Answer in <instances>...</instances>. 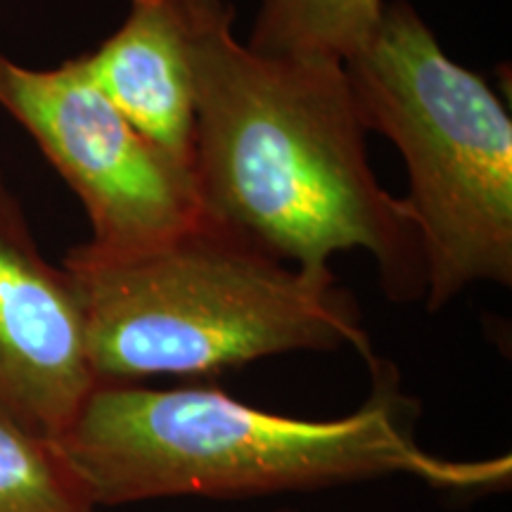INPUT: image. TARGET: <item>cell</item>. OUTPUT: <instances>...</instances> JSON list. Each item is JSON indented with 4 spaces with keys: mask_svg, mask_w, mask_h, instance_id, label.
Segmentation results:
<instances>
[{
    "mask_svg": "<svg viewBox=\"0 0 512 512\" xmlns=\"http://www.w3.org/2000/svg\"><path fill=\"white\" fill-rule=\"evenodd\" d=\"M195 0H131L124 24L79 55L95 86L143 136L192 166Z\"/></svg>",
    "mask_w": 512,
    "mask_h": 512,
    "instance_id": "cell-7",
    "label": "cell"
},
{
    "mask_svg": "<svg viewBox=\"0 0 512 512\" xmlns=\"http://www.w3.org/2000/svg\"><path fill=\"white\" fill-rule=\"evenodd\" d=\"M95 384L72 273L43 256L0 178V415L57 441Z\"/></svg>",
    "mask_w": 512,
    "mask_h": 512,
    "instance_id": "cell-6",
    "label": "cell"
},
{
    "mask_svg": "<svg viewBox=\"0 0 512 512\" xmlns=\"http://www.w3.org/2000/svg\"><path fill=\"white\" fill-rule=\"evenodd\" d=\"M62 266L79 292L98 384L197 380L297 351L373 358L361 311L332 268L287 264L211 216L138 254L81 242Z\"/></svg>",
    "mask_w": 512,
    "mask_h": 512,
    "instance_id": "cell-3",
    "label": "cell"
},
{
    "mask_svg": "<svg viewBox=\"0 0 512 512\" xmlns=\"http://www.w3.org/2000/svg\"><path fill=\"white\" fill-rule=\"evenodd\" d=\"M60 444L0 415V512H98Z\"/></svg>",
    "mask_w": 512,
    "mask_h": 512,
    "instance_id": "cell-9",
    "label": "cell"
},
{
    "mask_svg": "<svg viewBox=\"0 0 512 512\" xmlns=\"http://www.w3.org/2000/svg\"><path fill=\"white\" fill-rule=\"evenodd\" d=\"M278 512H294V510H278Z\"/></svg>",
    "mask_w": 512,
    "mask_h": 512,
    "instance_id": "cell-10",
    "label": "cell"
},
{
    "mask_svg": "<svg viewBox=\"0 0 512 512\" xmlns=\"http://www.w3.org/2000/svg\"><path fill=\"white\" fill-rule=\"evenodd\" d=\"M366 131L399 147L425 259L427 311L477 283L512 285V121L489 83L460 67L406 0L384 3L344 62Z\"/></svg>",
    "mask_w": 512,
    "mask_h": 512,
    "instance_id": "cell-4",
    "label": "cell"
},
{
    "mask_svg": "<svg viewBox=\"0 0 512 512\" xmlns=\"http://www.w3.org/2000/svg\"><path fill=\"white\" fill-rule=\"evenodd\" d=\"M190 53L204 214L304 271L361 249L392 302H422L418 226L375 178L344 62L256 53L226 0H195Z\"/></svg>",
    "mask_w": 512,
    "mask_h": 512,
    "instance_id": "cell-1",
    "label": "cell"
},
{
    "mask_svg": "<svg viewBox=\"0 0 512 512\" xmlns=\"http://www.w3.org/2000/svg\"><path fill=\"white\" fill-rule=\"evenodd\" d=\"M384 0H259L247 46L264 55L347 62L382 17Z\"/></svg>",
    "mask_w": 512,
    "mask_h": 512,
    "instance_id": "cell-8",
    "label": "cell"
},
{
    "mask_svg": "<svg viewBox=\"0 0 512 512\" xmlns=\"http://www.w3.org/2000/svg\"><path fill=\"white\" fill-rule=\"evenodd\" d=\"M0 107L81 200L88 247L138 254L207 216L192 166L143 136L95 86L81 57L36 69L0 55Z\"/></svg>",
    "mask_w": 512,
    "mask_h": 512,
    "instance_id": "cell-5",
    "label": "cell"
},
{
    "mask_svg": "<svg viewBox=\"0 0 512 512\" xmlns=\"http://www.w3.org/2000/svg\"><path fill=\"white\" fill-rule=\"evenodd\" d=\"M366 401L342 418H294L207 384H95L57 444L98 508L164 498L306 494L413 477L453 494L508 489L510 456L446 460L420 446L418 406L370 358Z\"/></svg>",
    "mask_w": 512,
    "mask_h": 512,
    "instance_id": "cell-2",
    "label": "cell"
}]
</instances>
